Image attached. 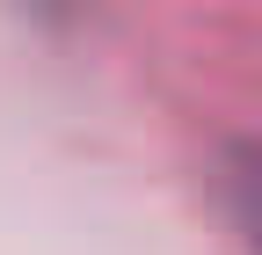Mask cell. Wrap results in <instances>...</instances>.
Masks as SVG:
<instances>
[{
    "label": "cell",
    "mask_w": 262,
    "mask_h": 255,
    "mask_svg": "<svg viewBox=\"0 0 262 255\" xmlns=\"http://www.w3.org/2000/svg\"><path fill=\"white\" fill-rule=\"evenodd\" d=\"M22 8L37 15V22H73V8H80V0H22Z\"/></svg>",
    "instance_id": "2"
},
{
    "label": "cell",
    "mask_w": 262,
    "mask_h": 255,
    "mask_svg": "<svg viewBox=\"0 0 262 255\" xmlns=\"http://www.w3.org/2000/svg\"><path fill=\"white\" fill-rule=\"evenodd\" d=\"M226 204H233L248 255H262V139H241L226 153Z\"/></svg>",
    "instance_id": "1"
}]
</instances>
